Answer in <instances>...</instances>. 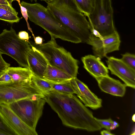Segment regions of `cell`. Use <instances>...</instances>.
<instances>
[{
	"mask_svg": "<svg viewBox=\"0 0 135 135\" xmlns=\"http://www.w3.org/2000/svg\"><path fill=\"white\" fill-rule=\"evenodd\" d=\"M43 94L46 102L57 113L64 125L90 132L102 128L92 112L74 94L54 91Z\"/></svg>",
	"mask_w": 135,
	"mask_h": 135,
	"instance_id": "6da1fadb",
	"label": "cell"
},
{
	"mask_svg": "<svg viewBox=\"0 0 135 135\" xmlns=\"http://www.w3.org/2000/svg\"><path fill=\"white\" fill-rule=\"evenodd\" d=\"M47 3V8L54 17L81 43L89 45L93 36L89 23L74 0H51Z\"/></svg>",
	"mask_w": 135,
	"mask_h": 135,
	"instance_id": "7a4b0ae2",
	"label": "cell"
},
{
	"mask_svg": "<svg viewBox=\"0 0 135 135\" xmlns=\"http://www.w3.org/2000/svg\"><path fill=\"white\" fill-rule=\"evenodd\" d=\"M21 4L27 9L29 20L47 31L51 37L76 44L81 43L79 38L49 12L46 7L38 3H30L22 1Z\"/></svg>",
	"mask_w": 135,
	"mask_h": 135,
	"instance_id": "3957f363",
	"label": "cell"
},
{
	"mask_svg": "<svg viewBox=\"0 0 135 135\" xmlns=\"http://www.w3.org/2000/svg\"><path fill=\"white\" fill-rule=\"evenodd\" d=\"M30 45L43 54L50 65L62 70L73 78H76L79 68L78 61L70 52L58 45L55 39L51 37L47 42L40 45L35 43Z\"/></svg>",
	"mask_w": 135,
	"mask_h": 135,
	"instance_id": "277c9868",
	"label": "cell"
},
{
	"mask_svg": "<svg viewBox=\"0 0 135 135\" xmlns=\"http://www.w3.org/2000/svg\"><path fill=\"white\" fill-rule=\"evenodd\" d=\"M113 13L111 0H95L92 12L86 16L93 35L97 37L108 36L116 31Z\"/></svg>",
	"mask_w": 135,
	"mask_h": 135,
	"instance_id": "5b68a950",
	"label": "cell"
},
{
	"mask_svg": "<svg viewBox=\"0 0 135 135\" xmlns=\"http://www.w3.org/2000/svg\"><path fill=\"white\" fill-rule=\"evenodd\" d=\"M44 96L34 95L8 105L9 108L27 125L36 130L46 102Z\"/></svg>",
	"mask_w": 135,
	"mask_h": 135,
	"instance_id": "8992f818",
	"label": "cell"
},
{
	"mask_svg": "<svg viewBox=\"0 0 135 135\" xmlns=\"http://www.w3.org/2000/svg\"><path fill=\"white\" fill-rule=\"evenodd\" d=\"M28 43L20 38L11 27L0 34V52L12 57L21 66L28 68L27 56L31 48Z\"/></svg>",
	"mask_w": 135,
	"mask_h": 135,
	"instance_id": "52a82bcc",
	"label": "cell"
},
{
	"mask_svg": "<svg viewBox=\"0 0 135 135\" xmlns=\"http://www.w3.org/2000/svg\"><path fill=\"white\" fill-rule=\"evenodd\" d=\"M43 93L31 80L27 82H12L0 84V104L8 105L20 100Z\"/></svg>",
	"mask_w": 135,
	"mask_h": 135,
	"instance_id": "ba28073f",
	"label": "cell"
},
{
	"mask_svg": "<svg viewBox=\"0 0 135 135\" xmlns=\"http://www.w3.org/2000/svg\"><path fill=\"white\" fill-rule=\"evenodd\" d=\"M120 43L119 36L116 30L108 36L97 37L93 35L89 45L92 46L95 56L101 59L109 53L119 50Z\"/></svg>",
	"mask_w": 135,
	"mask_h": 135,
	"instance_id": "9c48e42d",
	"label": "cell"
},
{
	"mask_svg": "<svg viewBox=\"0 0 135 135\" xmlns=\"http://www.w3.org/2000/svg\"><path fill=\"white\" fill-rule=\"evenodd\" d=\"M0 114L9 127L16 135H37L36 130L25 124L7 105L0 104Z\"/></svg>",
	"mask_w": 135,
	"mask_h": 135,
	"instance_id": "30bf717a",
	"label": "cell"
},
{
	"mask_svg": "<svg viewBox=\"0 0 135 135\" xmlns=\"http://www.w3.org/2000/svg\"><path fill=\"white\" fill-rule=\"evenodd\" d=\"M108 69L111 74L122 80L127 86L135 88V70L128 66L120 59L108 57L106 61Z\"/></svg>",
	"mask_w": 135,
	"mask_h": 135,
	"instance_id": "8fae6325",
	"label": "cell"
},
{
	"mask_svg": "<svg viewBox=\"0 0 135 135\" xmlns=\"http://www.w3.org/2000/svg\"><path fill=\"white\" fill-rule=\"evenodd\" d=\"M70 81L75 94L85 107L94 110L102 107V99L92 92L85 84L77 78H73Z\"/></svg>",
	"mask_w": 135,
	"mask_h": 135,
	"instance_id": "7c38bea8",
	"label": "cell"
},
{
	"mask_svg": "<svg viewBox=\"0 0 135 135\" xmlns=\"http://www.w3.org/2000/svg\"><path fill=\"white\" fill-rule=\"evenodd\" d=\"M31 45V47L27 56L28 68L33 75L44 79L45 73L48 65L50 64L41 51L34 46Z\"/></svg>",
	"mask_w": 135,
	"mask_h": 135,
	"instance_id": "4fadbf2b",
	"label": "cell"
},
{
	"mask_svg": "<svg viewBox=\"0 0 135 135\" xmlns=\"http://www.w3.org/2000/svg\"><path fill=\"white\" fill-rule=\"evenodd\" d=\"M99 87L103 91L112 95L123 97L125 95L127 86L119 80L109 76L95 78Z\"/></svg>",
	"mask_w": 135,
	"mask_h": 135,
	"instance_id": "5bb4252c",
	"label": "cell"
},
{
	"mask_svg": "<svg viewBox=\"0 0 135 135\" xmlns=\"http://www.w3.org/2000/svg\"><path fill=\"white\" fill-rule=\"evenodd\" d=\"M100 60L99 57L91 55L81 58L84 68L95 78L109 76L108 68Z\"/></svg>",
	"mask_w": 135,
	"mask_h": 135,
	"instance_id": "9a60e30c",
	"label": "cell"
},
{
	"mask_svg": "<svg viewBox=\"0 0 135 135\" xmlns=\"http://www.w3.org/2000/svg\"><path fill=\"white\" fill-rule=\"evenodd\" d=\"M73 77L62 70L48 65L44 79L53 83H59L70 80Z\"/></svg>",
	"mask_w": 135,
	"mask_h": 135,
	"instance_id": "2e32d148",
	"label": "cell"
},
{
	"mask_svg": "<svg viewBox=\"0 0 135 135\" xmlns=\"http://www.w3.org/2000/svg\"><path fill=\"white\" fill-rule=\"evenodd\" d=\"M6 72L13 82H24L31 80L33 74L29 68L9 67Z\"/></svg>",
	"mask_w": 135,
	"mask_h": 135,
	"instance_id": "e0dca14e",
	"label": "cell"
},
{
	"mask_svg": "<svg viewBox=\"0 0 135 135\" xmlns=\"http://www.w3.org/2000/svg\"><path fill=\"white\" fill-rule=\"evenodd\" d=\"M18 13L12 5L0 4V20L11 23L18 22Z\"/></svg>",
	"mask_w": 135,
	"mask_h": 135,
	"instance_id": "ac0fdd59",
	"label": "cell"
},
{
	"mask_svg": "<svg viewBox=\"0 0 135 135\" xmlns=\"http://www.w3.org/2000/svg\"><path fill=\"white\" fill-rule=\"evenodd\" d=\"M31 80L35 86L43 93L52 90V83L32 75Z\"/></svg>",
	"mask_w": 135,
	"mask_h": 135,
	"instance_id": "d6986e66",
	"label": "cell"
},
{
	"mask_svg": "<svg viewBox=\"0 0 135 135\" xmlns=\"http://www.w3.org/2000/svg\"><path fill=\"white\" fill-rule=\"evenodd\" d=\"M70 80L59 83H52V91L65 94H75Z\"/></svg>",
	"mask_w": 135,
	"mask_h": 135,
	"instance_id": "ffe728a7",
	"label": "cell"
},
{
	"mask_svg": "<svg viewBox=\"0 0 135 135\" xmlns=\"http://www.w3.org/2000/svg\"><path fill=\"white\" fill-rule=\"evenodd\" d=\"M78 6L86 16L92 12L94 6L95 0H74Z\"/></svg>",
	"mask_w": 135,
	"mask_h": 135,
	"instance_id": "44dd1931",
	"label": "cell"
},
{
	"mask_svg": "<svg viewBox=\"0 0 135 135\" xmlns=\"http://www.w3.org/2000/svg\"><path fill=\"white\" fill-rule=\"evenodd\" d=\"M121 60L128 66L135 70V55L129 53L122 55Z\"/></svg>",
	"mask_w": 135,
	"mask_h": 135,
	"instance_id": "7402d4cb",
	"label": "cell"
},
{
	"mask_svg": "<svg viewBox=\"0 0 135 135\" xmlns=\"http://www.w3.org/2000/svg\"><path fill=\"white\" fill-rule=\"evenodd\" d=\"M0 131L4 135H16L5 122L0 114Z\"/></svg>",
	"mask_w": 135,
	"mask_h": 135,
	"instance_id": "603a6c76",
	"label": "cell"
},
{
	"mask_svg": "<svg viewBox=\"0 0 135 135\" xmlns=\"http://www.w3.org/2000/svg\"><path fill=\"white\" fill-rule=\"evenodd\" d=\"M95 119L102 128H104L109 131L112 130V127L114 121L111 118L107 119H100L95 117Z\"/></svg>",
	"mask_w": 135,
	"mask_h": 135,
	"instance_id": "cb8c5ba5",
	"label": "cell"
},
{
	"mask_svg": "<svg viewBox=\"0 0 135 135\" xmlns=\"http://www.w3.org/2000/svg\"><path fill=\"white\" fill-rule=\"evenodd\" d=\"M17 1L20 6V8L21 11L22 13V15L23 17L25 19L27 22V26L28 30H29L32 33V35L34 39L35 37L33 33V31L31 28L30 27L29 24L28 23V15L27 13V11L26 8L22 6L21 4L20 0H16Z\"/></svg>",
	"mask_w": 135,
	"mask_h": 135,
	"instance_id": "d4e9b609",
	"label": "cell"
},
{
	"mask_svg": "<svg viewBox=\"0 0 135 135\" xmlns=\"http://www.w3.org/2000/svg\"><path fill=\"white\" fill-rule=\"evenodd\" d=\"M2 54L0 52V76L6 72L10 65L6 62L2 56Z\"/></svg>",
	"mask_w": 135,
	"mask_h": 135,
	"instance_id": "484cf974",
	"label": "cell"
},
{
	"mask_svg": "<svg viewBox=\"0 0 135 135\" xmlns=\"http://www.w3.org/2000/svg\"><path fill=\"white\" fill-rule=\"evenodd\" d=\"M12 82L13 81L11 76L6 71L0 76V84Z\"/></svg>",
	"mask_w": 135,
	"mask_h": 135,
	"instance_id": "4316f807",
	"label": "cell"
},
{
	"mask_svg": "<svg viewBox=\"0 0 135 135\" xmlns=\"http://www.w3.org/2000/svg\"><path fill=\"white\" fill-rule=\"evenodd\" d=\"M18 36L22 40L27 41L28 42L29 37L28 33L26 31H21L20 32Z\"/></svg>",
	"mask_w": 135,
	"mask_h": 135,
	"instance_id": "83f0119b",
	"label": "cell"
},
{
	"mask_svg": "<svg viewBox=\"0 0 135 135\" xmlns=\"http://www.w3.org/2000/svg\"><path fill=\"white\" fill-rule=\"evenodd\" d=\"M35 43L37 45H40L42 44L43 38L40 36H37L34 39Z\"/></svg>",
	"mask_w": 135,
	"mask_h": 135,
	"instance_id": "f1b7e54d",
	"label": "cell"
},
{
	"mask_svg": "<svg viewBox=\"0 0 135 135\" xmlns=\"http://www.w3.org/2000/svg\"><path fill=\"white\" fill-rule=\"evenodd\" d=\"M100 134L102 135H114V134L112 133L109 131L103 130L101 131Z\"/></svg>",
	"mask_w": 135,
	"mask_h": 135,
	"instance_id": "f546056e",
	"label": "cell"
},
{
	"mask_svg": "<svg viewBox=\"0 0 135 135\" xmlns=\"http://www.w3.org/2000/svg\"><path fill=\"white\" fill-rule=\"evenodd\" d=\"M0 4H4L7 5H12L6 0H0Z\"/></svg>",
	"mask_w": 135,
	"mask_h": 135,
	"instance_id": "4dcf8cb0",
	"label": "cell"
},
{
	"mask_svg": "<svg viewBox=\"0 0 135 135\" xmlns=\"http://www.w3.org/2000/svg\"><path fill=\"white\" fill-rule=\"evenodd\" d=\"M119 126V124L117 122L115 121H114L113 125L112 127V130L115 129L117 127H118Z\"/></svg>",
	"mask_w": 135,
	"mask_h": 135,
	"instance_id": "1f68e13d",
	"label": "cell"
},
{
	"mask_svg": "<svg viewBox=\"0 0 135 135\" xmlns=\"http://www.w3.org/2000/svg\"><path fill=\"white\" fill-rule=\"evenodd\" d=\"M37 0H30V1L31 2H32L33 1H34L35 2H36L37 1ZM41 1H44L46 2L47 3L50 1L51 0H40Z\"/></svg>",
	"mask_w": 135,
	"mask_h": 135,
	"instance_id": "d6a6232c",
	"label": "cell"
},
{
	"mask_svg": "<svg viewBox=\"0 0 135 135\" xmlns=\"http://www.w3.org/2000/svg\"><path fill=\"white\" fill-rule=\"evenodd\" d=\"M10 4L12 5V2L14 1H15L16 0H6Z\"/></svg>",
	"mask_w": 135,
	"mask_h": 135,
	"instance_id": "836d02e7",
	"label": "cell"
},
{
	"mask_svg": "<svg viewBox=\"0 0 135 135\" xmlns=\"http://www.w3.org/2000/svg\"><path fill=\"white\" fill-rule=\"evenodd\" d=\"M132 120L134 122H135V114H134L132 117Z\"/></svg>",
	"mask_w": 135,
	"mask_h": 135,
	"instance_id": "e575fe53",
	"label": "cell"
},
{
	"mask_svg": "<svg viewBox=\"0 0 135 135\" xmlns=\"http://www.w3.org/2000/svg\"><path fill=\"white\" fill-rule=\"evenodd\" d=\"M4 135V134L3 133L0 131V135Z\"/></svg>",
	"mask_w": 135,
	"mask_h": 135,
	"instance_id": "d590c367",
	"label": "cell"
}]
</instances>
